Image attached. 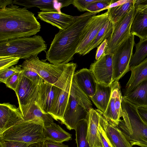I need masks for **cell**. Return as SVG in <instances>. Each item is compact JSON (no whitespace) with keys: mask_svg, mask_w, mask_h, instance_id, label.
Here are the masks:
<instances>
[{"mask_svg":"<svg viewBox=\"0 0 147 147\" xmlns=\"http://www.w3.org/2000/svg\"><path fill=\"white\" fill-rule=\"evenodd\" d=\"M135 9L147 7V0H134Z\"/></svg>","mask_w":147,"mask_h":147,"instance_id":"7bdbcfd3","label":"cell"},{"mask_svg":"<svg viewBox=\"0 0 147 147\" xmlns=\"http://www.w3.org/2000/svg\"><path fill=\"white\" fill-rule=\"evenodd\" d=\"M43 133L46 140L62 143L72 139V135L54 123L49 126H44Z\"/></svg>","mask_w":147,"mask_h":147,"instance_id":"d4e9b609","label":"cell"},{"mask_svg":"<svg viewBox=\"0 0 147 147\" xmlns=\"http://www.w3.org/2000/svg\"><path fill=\"white\" fill-rule=\"evenodd\" d=\"M136 11L131 26L130 34L138 36L140 40L146 39L147 38V14L140 10Z\"/></svg>","mask_w":147,"mask_h":147,"instance_id":"cb8c5ba5","label":"cell"},{"mask_svg":"<svg viewBox=\"0 0 147 147\" xmlns=\"http://www.w3.org/2000/svg\"><path fill=\"white\" fill-rule=\"evenodd\" d=\"M23 71L21 65L12 66L2 70H0V82L4 83L5 80L15 74Z\"/></svg>","mask_w":147,"mask_h":147,"instance_id":"d590c367","label":"cell"},{"mask_svg":"<svg viewBox=\"0 0 147 147\" xmlns=\"http://www.w3.org/2000/svg\"><path fill=\"white\" fill-rule=\"evenodd\" d=\"M44 124L24 120L0 134V140L16 141L32 144L46 140L43 133Z\"/></svg>","mask_w":147,"mask_h":147,"instance_id":"52a82bcc","label":"cell"},{"mask_svg":"<svg viewBox=\"0 0 147 147\" xmlns=\"http://www.w3.org/2000/svg\"><path fill=\"white\" fill-rule=\"evenodd\" d=\"M44 147H69L67 145L63 143L46 140L44 142Z\"/></svg>","mask_w":147,"mask_h":147,"instance_id":"60d3db41","label":"cell"},{"mask_svg":"<svg viewBox=\"0 0 147 147\" xmlns=\"http://www.w3.org/2000/svg\"><path fill=\"white\" fill-rule=\"evenodd\" d=\"M4 147H28L31 144L20 141L13 140H0Z\"/></svg>","mask_w":147,"mask_h":147,"instance_id":"f35d334b","label":"cell"},{"mask_svg":"<svg viewBox=\"0 0 147 147\" xmlns=\"http://www.w3.org/2000/svg\"><path fill=\"white\" fill-rule=\"evenodd\" d=\"M88 121H80L74 129L76 131L75 140L77 147H90L87 140Z\"/></svg>","mask_w":147,"mask_h":147,"instance_id":"f546056e","label":"cell"},{"mask_svg":"<svg viewBox=\"0 0 147 147\" xmlns=\"http://www.w3.org/2000/svg\"><path fill=\"white\" fill-rule=\"evenodd\" d=\"M24 71V75L33 83L40 84L43 80L40 76L33 69L21 65Z\"/></svg>","mask_w":147,"mask_h":147,"instance_id":"836d02e7","label":"cell"},{"mask_svg":"<svg viewBox=\"0 0 147 147\" xmlns=\"http://www.w3.org/2000/svg\"><path fill=\"white\" fill-rule=\"evenodd\" d=\"M98 132L102 147H114L100 123L98 127Z\"/></svg>","mask_w":147,"mask_h":147,"instance_id":"8d00e7d4","label":"cell"},{"mask_svg":"<svg viewBox=\"0 0 147 147\" xmlns=\"http://www.w3.org/2000/svg\"><path fill=\"white\" fill-rule=\"evenodd\" d=\"M73 76L80 89L90 98L96 91L97 83L92 71L83 68L75 72Z\"/></svg>","mask_w":147,"mask_h":147,"instance_id":"e0dca14e","label":"cell"},{"mask_svg":"<svg viewBox=\"0 0 147 147\" xmlns=\"http://www.w3.org/2000/svg\"><path fill=\"white\" fill-rule=\"evenodd\" d=\"M113 24L110 21L107 22L100 30L97 36L90 44L84 52L83 55L89 53L93 49L97 47L105 39L111 36L113 30Z\"/></svg>","mask_w":147,"mask_h":147,"instance_id":"f1b7e54d","label":"cell"},{"mask_svg":"<svg viewBox=\"0 0 147 147\" xmlns=\"http://www.w3.org/2000/svg\"><path fill=\"white\" fill-rule=\"evenodd\" d=\"M0 147H4L2 144L0 143Z\"/></svg>","mask_w":147,"mask_h":147,"instance_id":"c3c4849f","label":"cell"},{"mask_svg":"<svg viewBox=\"0 0 147 147\" xmlns=\"http://www.w3.org/2000/svg\"><path fill=\"white\" fill-rule=\"evenodd\" d=\"M136 10H140L143 11L144 13L147 14V7L135 9Z\"/></svg>","mask_w":147,"mask_h":147,"instance_id":"7dc6e473","label":"cell"},{"mask_svg":"<svg viewBox=\"0 0 147 147\" xmlns=\"http://www.w3.org/2000/svg\"><path fill=\"white\" fill-rule=\"evenodd\" d=\"M87 140L90 147H102L98 136L99 113L92 108L89 111L87 118Z\"/></svg>","mask_w":147,"mask_h":147,"instance_id":"ffe728a7","label":"cell"},{"mask_svg":"<svg viewBox=\"0 0 147 147\" xmlns=\"http://www.w3.org/2000/svg\"><path fill=\"white\" fill-rule=\"evenodd\" d=\"M74 76V75H73ZM80 89L73 76L69 96L63 117V122L69 130L74 129L80 120L87 119L92 104Z\"/></svg>","mask_w":147,"mask_h":147,"instance_id":"277c9868","label":"cell"},{"mask_svg":"<svg viewBox=\"0 0 147 147\" xmlns=\"http://www.w3.org/2000/svg\"><path fill=\"white\" fill-rule=\"evenodd\" d=\"M55 97L54 85L43 81L40 85L36 102L43 112L49 114L52 107Z\"/></svg>","mask_w":147,"mask_h":147,"instance_id":"d6986e66","label":"cell"},{"mask_svg":"<svg viewBox=\"0 0 147 147\" xmlns=\"http://www.w3.org/2000/svg\"><path fill=\"white\" fill-rule=\"evenodd\" d=\"M134 36L130 34L112 53V83L119 81L130 71L129 65L135 43Z\"/></svg>","mask_w":147,"mask_h":147,"instance_id":"ba28073f","label":"cell"},{"mask_svg":"<svg viewBox=\"0 0 147 147\" xmlns=\"http://www.w3.org/2000/svg\"><path fill=\"white\" fill-rule=\"evenodd\" d=\"M98 13L87 12L75 16L70 26L64 30H60L46 52L47 59L55 65L66 64L72 60L83 29L91 18Z\"/></svg>","mask_w":147,"mask_h":147,"instance_id":"6da1fadb","label":"cell"},{"mask_svg":"<svg viewBox=\"0 0 147 147\" xmlns=\"http://www.w3.org/2000/svg\"><path fill=\"white\" fill-rule=\"evenodd\" d=\"M99 113V123L105 131L114 147H132V146L117 126L107 120L101 111Z\"/></svg>","mask_w":147,"mask_h":147,"instance_id":"9a60e30c","label":"cell"},{"mask_svg":"<svg viewBox=\"0 0 147 147\" xmlns=\"http://www.w3.org/2000/svg\"><path fill=\"white\" fill-rule=\"evenodd\" d=\"M23 76V69L22 71L16 73L9 77L5 80L4 84L7 87L16 92Z\"/></svg>","mask_w":147,"mask_h":147,"instance_id":"d6a6232c","label":"cell"},{"mask_svg":"<svg viewBox=\"0 0 147 147\" xmlns=\"http://www.w3.org/2000/svg\"><path fill=\"white\" fill-rule=\"evenodd\" d=\"M24 120L19 107L9 102L0 104V134Z\"/></svg>","mask_w":147,"mask_h":147,"instance_id":"5bb4252c","label":"cell"},{"mask_svg":"<svg viewBox=\"0 0 147 147\" xmlns=\"http://www.w3.org/2000/svg\"><path fill=\"white\" fill-rule=\"evenodd\" d=\"M99 0H74L72 4L78 9L81 11H86V9L91 4L98 1Z\"/></svg>","mask_w":147,"mask_h":147,"instance_id":"74e56055","label":"cell"},{"mask_svg":"<svg viewBox=\"0 0 147 147\" xmlns=\"http://www.w3.org/2000/svg\"><path fill=\"white\" fill-rule=\"evenodd\" d=\"M116 81L113 82L111 84L112 91L110 99L106 111L101 113L105 118L114 125L117 126L121 119L116 109L115 104V97L116 91Z\"/></svg>","mask_w":147,"mask_h":147,"instance_id":"83f0119b","label":"cell"},{"mask_svg":"<svg viewBox=\"0 0 147 147\" xmlns=\"http://www.w3.org/2000/svg\"><path fill=\"white\" fill-rule=\"evenodd\" d=\"M13 4L22 6L27 9L33 7L39 8L42 11L61 12L60 9L66 7L64 0H14Z\"/></svg>","mask_w":147,"mask_h":147,"instance_id":"ac0fdd59","label":"cell"},{"mask_svg":"<svg viewBox=\"0 0 147 147\" xmlns=\"http://www.w3.org/2000/svg\"><path fill=\"white\" fill-rule=\"evenodd\" d=\"M109 21L107 11L93 16L83 29L76 53L83 55L104 25Z\"/></svg>","mask_w":147,"mask_h":147,"instance_id":"8fae6325","label":"cell"},{"mask_svg":"<svg viewBox=\"0 0 147 147\" xmlns=\"http://www.w3.org/2000/svg\"><path fill=\"white\" fill-rule=\"evenodd\" d=\"M38 13V17L40 20L57 27L61 30L66 29L75 19V16L57 11H42Z\"/></svg>","mask_w":147,"mask_h":147,"instance_id":"2e32d148","label":"cell"},{"mask_svg":"<svg viewBox=\"0 0 147 147\" xmlns=\"http://www.w3.org/2000/svg\"><path fill=\"white\" fill-rule=\"evenodd\" d=\"M40 85L33 83L24 75L23 76L15 92L23 117L36 101Z\"/></svg>","mask_w":147,"mask_h":147,"instance_id":"7c38bea8","label":"cell"},{"mask_svg":"<svg viewBox=\"0 0 147 147\" xmlns=\"http://www.w3.org/2000/svg\"><path fill=\"white\" fill-rule=\"evenodd\" d=\"M44 142H39L31 144L28 147H44Z\"/></svg>","mask_w":147,"mask_h":147,"instance_id":"bcb514c9","label":"cell"},{"mask_svg":"<svg viewBox=\"0 0 147 147\" xmlns=\"http://www.w3.org/2000/svg\"><path fill=\"white\" fill-rule=\"evenodd\" d=\"M25 7L13 4L0 9V42L35 35L41 25Z\"/></svg>","mask_w":147,"mask_h":147,"instance_id":"7a4b0ae2","label":"cell"},{"mask_svg":"<svg viewBox=\"0 0 147 147\" xmlns=\"http://www.w3.org/2000/svg\"><path fill=\"white\" fill-rule=\"evenodd\" d=\"M20 59L19 57L13 55L0 56V70L17 64Z\"/></svg>","mask_w":147,"mask_h":147,"instance_id":"e575fe53","label":"cell"},{"mask_svg":"<svg viewBox=\"0 0 147 147\" xmlns=\"http://www.w3.org/2000/svg\"><path fill=\"white\" fill-rule=\"evenodd\" d=\"M113 54L104 53L98 60L92 63L90 69L97 83L111 85L113 74Z\"/></svg>","mask_w":147,"mask_h":147,"instance_id":"4fadbf2b","label":"cell"},{"mask_svg":"<svg viewBox=\"0 0 147 147\" xmlns=\"http://www.w3.org/2000/svg\"><path fill=\"white\" fill-rule=\"evenodd\" d=\"M137 110L141 118L147 125V108L137 107Z\"/></svg>","mask_w":147,"mask_h":147,"instance_id":"b9f144b4","label":"cell"},{"mask_svg":"<svg viewBox=\"0 0 147 147\" xmlns=\"http://www.w3.org/2000/svg\"><path fill=\"white\" fill-rule=\"evenodd\" d=\"M127 1V0H115L112 3L107 7L105 8V10L120 5L125 3Z\"/></svg>","mask_w":147,"mask_h":147,"instance_id":"ee69618b","label":"cell"},{"mask_svg":"<svg viewBox=\"0 0 147 147\" xmlns=\"http://www.w3.org/2000/svg\"><path fill=\"white\" fill-rule=\"evenodd\" d=\"M47 45L39 35L0 42V56L13 55L26 60L46 52Z\"/></svg>","mask_w":147,"mask_h":147,"instance_id":"5b68a950","label":"cell"},{"mask_svg":"<svg viewBox=\"0 0 147 147\" xmlns=\"http://www.w3.org/2000/svg\"><path fill=\"white\" fill-rule=\"evenodd\" d=\"M134 0H127L123 4L107 9L109 19L113 24L134 7Z\"/></svg>","mask_w":147,"mask_h":147,"instance_id":"4316f807","label":"cell"},{"mask_svg":"<svg viewBox=\"0 0 147 147\" xmlns=\"http://www.w3.org/2000/svg\"><path fill=\"white\" fill-rule=\"evenodd\" d=\"M107 44V39H106L98 47L95 56L96 60H98L101 56L105 53Z\"/></svg>","mask_w":147,"mask_h":147,"instance_id":"ab89813d","label":"cell"},{"mask_svg":"<svg viewBox=\"0 0 147 147\" xmlns=\"http://www.w3.org/2000/svg\"><path fill=\"white\" fill-rule=\"evenodd\" d=\"M130 78L124 91L123 96H126L140 82L147 79V57L136 66L130 68Z\"/></svg>","mask_w":147,"mask_h":147,"instance_id":"44dd1931","label":"cell"},{"mask_svg":"<svg viewBox=\"0 0 147 147\" xmlns=\"http://www.w3.org/2000/svg\"><path fill=\"white\" fill-rule=\"evenodd\" d=\"M121 107L123 120L117 126L132 146L147 147V125L141 118L137 107L122 96Z\"/></svg>","mask_w":147,"mask_h":147,"instance_id":"3957f363","label":"cell"},{"mask_svg":"<svg viewBox=\"0 0 147 147\" xmlns=\"http://www.w3.org/2000/svg\"><path fill=\"white\" fill-rule=\"evenodd\" d=\"M147 56V38L140 40L136 45V51L131 59L129 68L134 67L143 61Z\"/></svg>","mask_w":147,"mask_h":147,"instance_id":"4dcf8cb0","label":"cell"},{"mask_svg":"<svg viewBox=\"0 0 147 147\" xmlns=\"http://www.w3.org/2000/svg\"><path fill=\"white\" fill-rule=\"evenodd\" d=\"M14 0H0V9L6 7L7 6L13 4Z\"/></svg>","mask_w":147,"mask_h":147,"instance_id":"f6af8a7d","label":"cell"},{"mask_svg":"<svg viewBox=\"0 0 147 147\" xmlns=\"http://www.w3.org/2000/svg\"><path fill=\"white\" fill-rule=\"evenodd\" d=\"M134 6L125 15L113 24L111 34L107 39L108 44L105 53H112L131 34V25L136 14Z\"/></svg>","mask_w":147,"mask_h":147,"instance_id":"9c48e42d","label":"cell"},{"mask_svg":"<svg viewBox=\"0 0 147 147\" xmlns=\"http://www.w3.org/2000/svg\"><path fill=\"white\" fill-rule=\"evenodd\" d=\"M111 91V85L106 86L97 83L95 93L90 98L98 109L102 113L106 110Z\"/></svg>","mask_w":147,"mask_h":147,"instance_id":"7402d4cb","label":"cell"},{"mask_svg":"<svg viewBox=\"0 0 147 147\" xmlns=\"http://www.w3.org/2000/svg\"><path fill=\"white\" fill-rule=\"evenodd\" d=\"M67 64L50 63L45 60H40L36 55L25 60L22 64L33 69L44 81L53 84L61 76Z\"/></svg>","mask_w":147,"mask_h":147,"instance_id":"30bf717a","label":"cell"},{"mask_svg":"<svg viewBox=\"0 0 147 147\" xmlns=\"http://www.w3.org/2000/svg\"><path fill=\"white\" fill-rule=\"evenodd\" d=\"M24 118L25 120L42 123L45 127L54 123L51 115L43 112L36 102L32 105Z\"/></svg>","mask_w":147,"mask_h":147,"instance_id":"484cf974","label":"cell"},{"mask_svg":"<svg viewBox=\"0 0 147 147\" xmlns=\"http://www.w3.org/2000/svg\"><path fill=\"white\" fill-rule=\"evenodd\" d=\"M123 96L137 107L147 108V79L140 82L131 91Z\"/></svg>","mask_w":147,"mask_h":147,"instance_id":"603a6c76","label":"cell"},{"mask_svg":"<svg viewBox=\"0 0 147 147\" xmlns=\"http://www.w3.org/2000/svg\"><path fill=\"white\" fill-rule=\"evenodd\" d=\"M113 0H99L98 1L94 2L89 5L86 9L87 12L94 13L99 12L103 10L112 3Z\"/></svg>","mask_w":147,"mask_h":147,"instance_id":"1f68e13d","label":"cell"},{"mask_svg":"<svg viewBox=\"0 0 147 147\" xmlns=\"http://www.w3.org/2000/svg\"><path fill=\"white\" fill-rule=\"evenodd\" d=\"M76 67V63H67L61 76L53 84L55 90V97L49 114L54 119L60 121L62 124L63 122V117L68 101L73 76Z\"/></svg>","mask_w":147,"mask_h":147,"instance_id":"8992f818","label":"cell"}]
</instances>
